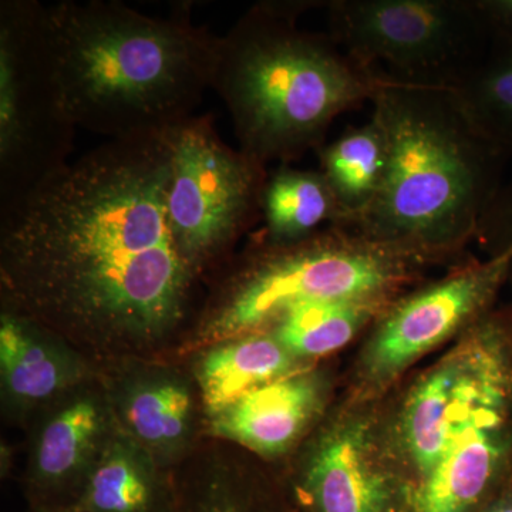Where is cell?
Listing matches in <instances>:
<instances>
[{"label":"cell","mask_w":512,"mask_h":512,"mask_svg":"<svg viewBox=\"0 0 512 512\" xmlns=\"http://www.w3.org/2000/svg\"><path fill=\"white\" fill-rule=\"evenodd\" d=\"M100 407L92 399H77L59 410L40 434L33 466L35 508H70L79 497L82 464L92 454L103 431Z\"/></svg>","instance_id":"obj_14"},{"label":"cell","mask_w":512,"mask_h":512,"mask_svg":"<svg viewBox=\"0 0 512 512\" xmlns=\"http://www.w3.org/2000/svg\"><path fill=\"white\" fill-rule=\"evenodd\" d=\"M512 251L470 262L446 278L393 299L379 316L370 339L363 372L373 383H386L416 362L424 353L474 326L510 281Z\"/></svg>","instance_id":"obj_10"},{"label":"cell","mask_w":512,"mask_h":512,"mask_svg":"<svg viewBox=\"0 0 512 512\" xmlns=\"http://www.w3.org/2000/svg\"><path fill=\"white\" fill-rule=\"evenodd\" d=\"M164 134L107 140L0 208L6 312L97 348L181 325L197 279L168 218Z\"/></svg>","instance_id":"obj_1"},{"label":"cell","mask_w":512,"mask_h":512,"mask_svg":"<svg viewBox=\"0 0 512 512\" xmlns=\"http://www.w3.org/2000/svg\"><path fill=\"white\" fill-rule=\"evenodd\" d=\"M329 36L392 82L457 89L493 36L477 0H332Z\"/></svg>","instance_id":"obj_6"},{"label":"cell","mask_w":512,"mask_h":512,"mask_svg":"<svg viewBox=\"0 0 512 512\" xmlns=\"http://www.w3.org/2000/svg\"><path fill=\"white\" fill-rule=\"evenodd\" d=\"M47 43L74 126L107 140L161 136L197 114L220 36L191 5L151 16L116 0L45 6Z\"/></svg>","instance_id":"obj_2"},{"label":"cell","mask_w":512,"mask_h":512,"mask_svg":"<svg viewBox=\"0 0 512 512\" xmlns=\"http://www.w3.org/2000/svg\"><path fill=\"white\" fill-rule=\"evenodd\" d=\"M36 323L3 312L0 320V369L3 386L9 396L20 404L45 402L74 377V369L40 338Z\"/></svg>","instance_id":"obj_19"},{"label":"cell","mask_w":512,"mask_h":512,"mask_svg":"<svg viewBox=\"0 0 512 512\" xmlns=\"http://www.w3.org/2000/svg\"><path fill=\"white\" fill-rule=\"evenodd\" d=\"M320 173L338 202L342 224L349 227L375 201L386 173V140L372 116L349 127L318 151Z\"/></svg>","instance_id":"obj_17"},{"label":"cell","mask_w":512,"mask_h":512,"mask_svg":"<svg viewBox=\"0 0 512 512\" xmlns=\"http://www.w3.org/2000/svg\"><path fill=\"white\" fill-rule=\"evenodd\" d=\"M303 494L313 512H407V494L380 463L362 423L343 424L322 440Z\"/></svg>","instance_id":"obj_12"},{"label":"cell","mask_w":512,"mask_h":512,"mask_svg":"<svg viewBox=\"0 0 512 512\" xmlns=\"http://www.w3.org/2000/svg\"><path fill=\"white\" fill-rule=\"evenodd\" d=\"M177 495L157 476L136 443L116 440L87 471L76 512H174Z\"/></svg>","instance_id":"obj_15"},{"label":"cell","mask_w":512,"mask_h":512,"mask_svg":"<svg viewBox=\"0 0 512 512\" xmlns=\"http://www.w3.org/2000/svg\"><path fill=\"white\" fill-rule=\"evenodd\" d=\"M370 104L386 173L375 201L346 228L430 258L476 239L512 156L481 133L456 89L383 77Z\"/></svg>","instance_id":"obj_3"},{"label":"cell","mask_w":512,"mask_h":512,"mask_svg":"<svg viewBox=\"0 0 512 512\" xmlns=\"http://www.w3.org/2000/svg\"><path fill=\"white\" fill-rule=\"evenodd\" d=\"M174 512H254V507L237 487L218 480L177 495Z\"/></svg>","instance_id":"obj_23"},{"label":"cell","mask_w":512,"mask_h":512,"mask_svg":"<svg viewBox=\"0 0 512 512\" xmlns=\"http://www.w3.org/2000/svg\"><path fill=\"white\" fill-rule=\"evenodd\" d=\"M76 130L53 69L45 6L36 0H2L0 208L72 161Z\"/></svg>","instance_id":"obj_7"},{"label":"cell","mask_w":512,"mask_h":512,"mask_svg":"<svg viewBox=\"0 0 512 512\" xmlns=\"http://www.w3.org/2000/svg\"><path fill=\"white\" fill-rule=\"evenodd\" d=\"M456 90L481 133L512 156V43L493 37L487 55Z\"/></svg>","instance_id":"obj_22"},{"label":"cell","mask_w":512,"mask_h":512,"mask_svg":"<svg viewBox=\"0 0 512 512\" xmlns=\"http://www.w3.org/2000/svg\"><path fill=\"white\" fill-rule=\"evenodd\" d=\"M512 448V393L487 404L407 491V512H474L493 490Z\"/></svg>","instance_id":"obj_11"},{"label":"cell","mask_w":512,"mask_h":512,"mask_svg":"<svg viewBox=\"0 0 512 512\" xmlns=\"http://www.w3.org/2000/svg\"><path fill=\"white\" fill-rule=\"evenodd\" d=\"M296 357L274 333H249L211 350L198 369L202 399L212 417L245 394L291 375Z\"/></svg>","instance_id":"obj_16"},{"label":"cell","mask_w":512,"mask_h":512,"mask_svg":"<svg viewBox=\"0 0 512 512\" xmlns=\"http://www.w3.org/2000/svg\"><path fill=\"white\" fill-rule=\"evenodd\" d=\"M429 259L339 225L293 242L259 237L205 316L202 335L237 339L309 303L392 296Z\"/></svg>","instance_id":"obj_5"},{"label":"cell","mask_w":512,"mask_h":512,"mask_svg":"<svg viewBox=\"0 0 512 512\" xmlns=\"http://www.w3.org/2000/svg\"><path fill=\"white\" fill-rule=\"evenodd\" d=\"M262 235L272 242H293L342 224L338 202L320 171L281 164L271 171L262 198Z\"/></svg>","instance_id":"obj_18"},{"label":"cell","mask_w":512,"mask_h":512,"mask_svg":"<svg viewBox=\"0 0 512 512\" xmlns=\"http://www.w3.org/2000/svg\"><path fill=\"white\" fill-rule=\"evenodd\" d=\"M494 39L512 43V0H477Z\"/></svg>","instance_id":"obj_25"},{"label":"cell","mask_w":512,"mask_h":512,"mask_svg":"<svg viewBox=\"0 0 512 512\" xmlns=\"http://www.w3.org/2000/svg\"><path fill=\"white\" fill-rule=\"evenodd\" d=\"M508 322L484 316L460 349L414 387L404 409V447L419 478L439 463L451 440L487 404L512 393Z\"/></svg>","instance_id":"obj_9"},{"label":"cell","mask_w":512,"mask_h":512,"mask_svg":"<svg viewBox=\"0 0 512 512\" xmlns=\"http://www.w3.org/2000/svg\"><path fill=\"white\" fill-rule=\"evenodd\" d=\"M484 512H512V495H505L501 500L495 501Z\"/></svg>","instance_id":"obj_26"},{"label":"cell","mask_w":512,"mask_h":512,"mask_svg":"<svg viewBox=\"0 0 512 512\" xmlns=\"http://www.w3.org/2000/svg\"><path fill=\"white\" fill-rule=\"evenodd\" d=\"M393 299L394 295L309 303L282 316L271 332L295 357L328 355L348 345Z\"/></svg>","instance_id":"obj_20"},{"label":"cell","mask_w":512,"mask_h":512,"mask_svg":"<svg viewBox=\"0 0 512 512\" xmlns=\"http://www.w3.org/2000/svg\"><path fill=\"white\" fill-rule=\"evenodd\" d=\"M316 2H259L220 36L211 89L238 148L268 167L326 143L333 121L370 103L383 76L350 59L329 33L298 26Z\"/></svg>","instance_id":"obj_4"},{"label":"cell","mask_w":512,"mask_h":512,"mask_svg":"<svg viewBox=\"0 0 512 512\" xmlns=\"http://www.w3.org/2000/svg\"><path fill=\"white\" fill-rule=\"evenodd\" d=\"M171 153L167 207L175 244L195 276L262 222L268 167L228 146L212 113L164 133Z\"/></svg>","instance_id":"obj_8"},{"label":"cell","mask_w":512,"mask_h":512,"mask_svg":"<svg viewBox=\"0 0 512 512\" xmlns=\"http://www.w3.org/2000/svg\"><path fill=\"white\" fill-rule=\"evenodd\" d=\"M476 239L490 256L512 251V178L505 181L480 222ZM512 279V265L511 276Z\"/></svg>","instance_id":"obj_24"},{"label":"cell","mask_w":512,"mask_h":512,"mask_svg":"<svg viewBox=\"0 0 512 512\" xmlns=\"http://www.w3.org/2000/svg\"><path fill=\"white\" fill-rule=\"evenodd\" d=\"M322 383L309 373H291L259 387L212 417L218 436L274 456L291 447L322 404Z\"/></svg>","instance_id":"obj_13"},{"label":"cell","mask_w":512,"mask_h":512,"mask_svg":"<svg viewBox=\"0 0 512 512\" xmlns=\"http://www.w3.org/2000/svg\"><path fill=\"white\" fill-rule=\"evenodd\" d=\"M33 512H76L73 510H69V508H62V510H40V508H35Z\"/></svg>","instance_id":"obj_27"},{"label":"cell","mask_w":512,"mask_h":512,"mask_svg":"<svg viewBox=\"0 0 512 512\" xmlns=\"http://www.w3.org/2000/svg\"><path fill=\"white\" fill-rule=\"evenodd\" d=\"M191 412L190 390L173 377L138 382L121 402V416L134 440L160 453L177 450L183 443Z\"/></svg>","instance_id":"obj_21"}]
</instances>
